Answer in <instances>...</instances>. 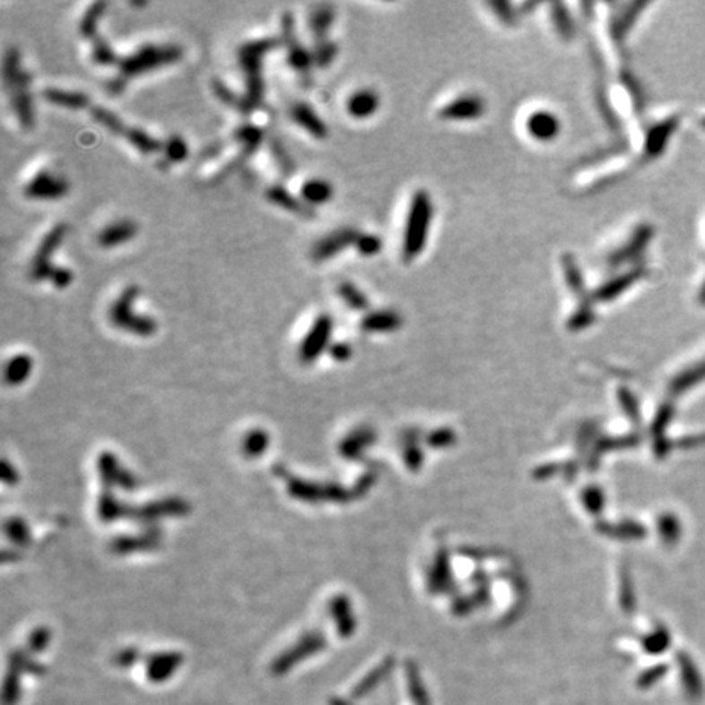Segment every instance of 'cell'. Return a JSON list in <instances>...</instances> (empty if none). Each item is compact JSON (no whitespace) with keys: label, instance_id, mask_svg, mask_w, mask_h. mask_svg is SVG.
I'll return each instance as SVG.
<instances>
[{"label":"cell","instance_id":"6da1fadb","mask_svg":"<svg viewBox=\"0 0 705 705\" xmlns=\"http://www.w3.org/2000/svg\"><path fill=\"white\" fill-rule=\"evenodd\" d=\"M280 38H258L239 48V63L245 77L244 115H252L265 103L263 57L280 46Z\"/></svg>","mask_w":705,"mask_h":705},{"label":"cell","instance_id":"7a4b0ae2","mask_svg":"<svg viewBox=\"0 0 705 705\" xmlns=\"http://www.w3.org/2000/svg\"><path fill=\"white\" fill-rule=\"evenodd\" d=\"M2 75L5 91L9 93L10 105L15 111L20 126L25 131H31L35 126V111H33V99L30 91L31 77L28 71L22 69L19 49L10 46L4 55Z\"/></svg>","mask_w":705,"mask_h":705},{"label":"cell","instance_id":"3957f363","mask_svg":"<svg viewBox=\"0 0 705 705\" xmlns=\"http://www.w3.org/2000/svg\"><path fill=\"white\" fill-rule=\"evenodd\" d=\"M433 219V203L425 190L415 191L408 209L407 227L402 242V258L410 263L425 250Z\"/></svg>","mask_w":705,"mask_h":705},{"label":"cell","instance_id":"277c9868","mask_svg":"<svg viewBox=\"0 0 705 705\" xmlns=\"http://www.w3.org/2000/svg\"><path fill=\"white\" fill-rule=\"evenodd\" d=\"M183 57L181 46L173 45H149L141 46L135 53L119 57L118 77L127 82L141 74L152 73L162 69L165 65L178 63Z\"/></svg>","mask_w":705,"mask_h":705},{"label":"cell","instance_id":"5b68a950","mask_svg":"<svg viewBox=\"0 0 705 705\" xmlns=\"http://www.w3.org/2000/svg\"><path fill=\"white\" fill-rule=\"evenodd\" d=\"M139 286L129 284L121 294L115 299V302L109 308V320L118 328H123L127 332L147 336L155 332V322L151 317L137 316L133 310V304L139 296Z\"/></svg>","mask_w":705,"mask_h":705},{"label":"cell","instance_id":"8992f818","mask_svg":"<svg viewBox=\"0 0 705 705\" xmlns=\"http://www.w3.org/2000/svg\"><path fill=\"white\" fill-rule=\"evenodd\" d=\"M281 39L283 43L288 48V61H290L291 67L296 71L299 79L302 81L304 85H312V65H314V57L312 53H309L304 46L300 45L298 37H296V23H294V15L290 10L283 12L281 15Z\"/></svg>","mask_w":705,"mask_h":705},{"label":"cell","instance_id":"52a82bcc","mask_svg":"<svg viewBox=\"0 0 705 705\" xmlns=\"http://www.w3.org/2000/svg\"><path fill=\"white\" fill-rule=\"evenodd\" d=\"M65 232H67V226L64 222H59L53 229H49L48 234L41 239L37 252L33 255L31 265H30V272H28L30 280L35 281V283L49 280L51 273L55 270V265H51V257L55 255L56 248L63 242Z\"/></svg>","mask_w":705,"mask_h":705},{"label":"cell","instance_id":"ba28073f","mask_svg":"<svg viewBox=\"0 0 705 705\" xmlns=\"http://www.w3.org/2000/svg\"><path fill=\"white\" fill-rule=\"evenodd\" d=\"M232 137H234L237 143H240V152L235 157L234 161H231V162L227 163L226 167H224L221 172H217L216 175H214V178H213L214 183L224 180L231 173H234L239 167H242L244 163L248 162L250 157H252V155L258 151V147L262 145L265 133H263L262 127L255 126V125H250V123H245V125H240V126L235 129Z\"/></svg>","mask_w":705,"mask_h":705},{"label":"cell","instance_id":"9c48e42d","mask_svg":"<svg viewBox=\"0 0 705 705\" xmlns=\"http://www.w3.org/2000/svg\"><path fill=\"white\" fill-rule=\"evenodd\" d=\"M360 234H361V232H360L358 229H354V227H342V229H336L334 232H330V234H326V237H322V239L312 247L310 257H312V260L316 263L330 260V258H334L336 255L342 254L348 247L356 244V240H358Z\"/></svg>","mask_w":705,"mask_h":705},{"label":"cell","instance_id":"30bf717a","mask_svg":"<svg viewBox=\"0 0 705 705\" xmlns=\"http://www.w3.org/2000/svg\"><path fill=\"white\" fill-rule=\"evenodd\" d=\"M69 191V183L63 177L41 170L23 188L28 199H61Z\"/></svg>","mask_w":705,"mask_h":705},{"label":"cell","instance_id":"8fae6325","mask_svg":"<svg viewBox=\"0 0 705 705\" xmlns=\"http://www.w3.org/2000/svg\"><path fill=\"white\" fill-rule=\"evenodd\" d=\"M651 235H653V231L650 226L637 227L632 235L629 237V240H625L624 244L619 245L615 250L607 255V265L617 268L625 263H632L633 260H637L645 252V247L650 242Z\"/></svg>","mask_w":705,"mask_h":705},{"label":"cell","instance_id":"7c38bea8","mask_svg":"<svg viewBox=\"0 0 705 705\" xmlns=\"http://www.w3.org/2000/svg\"><path fill=\"white\" fill-rule=\"evenodd\" d=\"M645 273L647 272L643 266H635V268H631L629 272L613 276L606 283H603L597 290L593 291L591 298L596 302H611L619 296H622L625 291L631 290L635 283L642 280Z\"/></svg>","mask_w":705,"mask_h":705},{"label":"cell","instance_id":"4fadbf2b","mask_svg":"<svg viewBox=\"0 0 705 705\" xmlns=\"http://www.w3.org/2000/svg\"><path fill=\"white\" fill-rule=\"evenodd\" d=\"M485 113V101L477 95H464L446 103L438 111V117L444 121H474Z\"/></svg>","mask_w":705,"mask_h":705},{"label":"cell","instance_id":"5bb4252c","mask_svg":"<svg viewBox=\"0 0 705 705\" xmlns=\"http://www.w3.org/2000/svg\"><path fill=\"white\" fill-rule=\"evenodd\" d=\"M645 7H647V4H642V2H631V4H622L617 7L609 20V31H611V38L615 45H624L625 38L629 37L631 30Z\"/></svg>","mask_w":705,"mask_h":705},{"label":"cell","instance_id":"9a60e30c","mask_svg":"<svg viewBox=\"0 0 705 705\" xmlns=\"http://www.w3.org/2000/svg\"><path fill=\"white\" fill-rule=\"evenodd\" d=\"M332 326H334V322H332L330 316L322 314V316L317 317L314 326L300 346V358L304 361H314L317 356L324 352V348L328 344L330 334H332Z\"/></svg>","mask_w":705,"mask_h":705},{"label":"cell","instance_id":"2e32d148","mask_svg":"<svg viewBox=\"0 0 705 705\" xmlns=\"http://www.w3.org/2000/svg\"><path fill=\"white\" fill-rule=\"evenodd\" d=\"M291 119L306 129L310 136L316 139H326L328 136V127L326 123L317 115L316 109H312L306 101H294L290 109Z\"/></svg>","mask_w":705,"mask_h":705},{"label":"cell","instance_id":"e0dca14e","mask_svg":"<svg viewBox=\"0 0 705 705\" xmlns=\"http://www.w3.org/2000/svg\"><path fill=\"white\" fill-rule=\"evenodd\" d=\"M526 127H527V133L534 139L543 141V143L552 141V139H555V137L561 135V121H559V118L555 117L551 111H545V109H539V111L531 113L529 118H527Z\"/></svg>","mask_w":705,"mask_h":705},{"label":"cell","instance_id":"ac0fdd59","mask_svg":"<svg viewBox=\"0 0 705 705\" xmlns=\"http://www.w3.org/2000/svg\"><path fill=\"white\" fill-rule=\"evenodd\" d=\"M265 196L273 205L286 209V211H290L296 216L304 217V219L316 217V211H314L312 206H309L308 203H304L302 199L296 198L291 191L286 190L281 185H272L265 193Z\"/></svg>","mask_w":705,"mask_h":705},{"label":"cell","instance_id":"d6986e66","mask_svg":"<svg viewBox=\"0 0 705 705\" xmlns=\"http://www.w3.org/2000/svg\"><path fill=\"white\" fill-rule=\"evenodd\" d=\"M335 9L332 4H317L309 13V28L314 35V45L324 43L328 38V31L334 25Z\"/></svg>","mask_w":705,"mask_h":705},{"label":"cell","instance_id":"ffe728a7","mask_svg":"<svg viewBox=\"0 0 705 705\" xmlns=\"http://www.w3.org/2000/svg\"><path fill=\"white\" fill-rule=\"evenodd\" d=\"M136 232V222L129 221V219H123V221H117V222L105 227L103 231H100L97 240H99L100 247L113 248L117 245L125 244L127 240L135 239Z\"/></svg>","mask_w":705,"mask_h":705},{"label":"cell","instance_id":"44dd1931","mask_svg":"<svg viewBox=\"0 0 705 705\" xmlns=\"http://www.w3.org/2000/svg\"><path fill=\"white\" fill-rule=\"evenodd\" d=\"M379 95L371 89H361L352 93L346 101V109L356 119H366L379 109Z\"/></svg>","mask_w":705,"mask_h":705},{"label":"cell","instance_id":"7402d4cb","mask_svg":"<svg viewBox=\"0 0 705 705\" xmlns=\"http://www.w3.org/2000/svg\"><path fill=\"white\" fill-rule=\"evenodd\" d=\"M41 97L57 105L63 109H83L91 105V99L89 95H85L83 91H63V89H56V87H46L41 91Z\"/></svg>","mask_w":705,"mask_h":705},{"label":"cell","instance_id":"603a6c76","mask_svg":"<svg viewBox=\"0 0 705 705\" xmlns=\"http://www.w3.org/2000/svg\"><path fill=\"white\" fill-rule=\"evenodd\" d=\"M402 326V317L392 310H374L362 317L361 326L366 332H392Z\"/></svg>","mask_w":705,"mask_h":705},{"label":"cell","instance_id":"cb8c5ba5","mask_svg":"<svg viewBox=\"0 0 705 705\" xmlns=\"http://www.w3.org/2000/svg\"><path fill=\"white\" fill-rule=\"evenodd\" d=\"M332 196H334L332 185L322 178L306 180L300 188V198L304 203H308L309 206L324 205L326 201H330Z\"/></svg>","mask_w":705,"mask_h":705},{"label":"cell","instance_id":"d4e9b609","mask_svg":"<svg viewBox=\"0 0 705 705\" xmlns=\"http://www.w3.org/2000/svg\"><path fill=\"white\" fill-rule=\"evenodd\" d=\"M561 266H563L565 281H567V284H569L570 291H571L575 296L583 298L585 300L593 299L587 294V286H585V280H583V273H581V268H579V265L577 263V258L571 257V255H563V258H561Z\"/></svg>","mask_w":705,"mask_h":705},{"label":"cell","instance_id":"484cf974","mask_svg":"<svg viewBox=\"0 0 705 705\" xmlns=\"http://www.w3.org/2000/svg\"><path fill=\"white\" fill-rule=\"evenodd\" d=\"M105 10H107V2H103V0H97V2H93L87 7L83 17H82L81 23H79V31H81L82 37L87 38V39L91 41L93 38L99 35L97 23H99L100 17L105 13Z\"/></svg>","mask_w":705,"mask_h":705},{"label":"cell","instance_id":"4316f807","mask_svg":"<svg viewBox=\"0 0 705 705\" xmlns=\"http://www.w3.org/2000/svg\"><path fill=\"white\" fill-rule=\"evenodd\" d=\"M125 137L131 143L133 147H136L141 154H155V152H159L161 149H163V144L161 141H157L155 137L151 136L149 133H145L144 129H141V127H127Z\"/></svg>","mask_w":705,"mask_h":705},{"label":"cell","instance_id":"83f0119b","mask_svg":"<svg viewBox=\"0 0 705 705\" xmlns=\"http://www.w3.org/2000/svg\"><path fill=\"white\" fill-rule=\"evenodd\" d=\"M91 115L93 118V121H97L105 129H109L111 135L123 137L126 135L127 126L123 123V119L115 115L113 111L105 109V107L93 105V107H91Z\"/></svg>","mask_w":705,"mask_h":705},{"label":"cell","instance_id":"f1b7e54d","mask_svg":"<svg viewBox=\"0 0 705 705\" xmlns=\"http://www.w3.org/2000/svg\"><path fill=\"white\" fill-rule=\"evenodd\" d=\"M551 17L559 37L565 41H570L575 35V27H573V20H571L569 9L563 4H552Z\"/></svg>","mask_w":705,"mask_h":705},{"label":"cell","instance_id":"f546056e","mask_svg":"<svg viewBox=\"0 0 705 705\" xmlns=\"http://www.w3.org/2000/svg\"><path fill=\"white\" fill-rule=\"evenodd\" d=\"M268 147H270L273 161L276 162L278 169H280L281 175L286 177V178L291 177V175H294V172H296V163L291 159V155L288 154L286 147L283 145L280 139L272 135V136L268 137Z\"/></svg>","mask_w":705,"mask_h":705},{"label":"cell","instance_id":"4dcf8cb0","mask_svg":"<svg viewBox=\"0 0 705 705\" xmlns=\"http://www.w3.org/2000/svg\"><path fill=\"white\" fill-rule=\"evenodd\" d=\"M336 292H338L340 298L344 299V304L348 308H352V310H366V309L370 308L368 296L352 283L344 281L338 286Z\"/></svg>","mask_w":705,"mask_h":705},{"label":"cell","instance_id":"1f68e13d","mask_svg":"<svg viewBox=\"0 0 705 705\" xmlns=\"http://www.w3.org/2000/svg\"><path fill=\"white\" fill-rule=\"evenodd\" d=\"M671 131H673V121H666L660 126L651 129L650 135L647 136V141H645V154H647V157L651 159V157L660 154L663 147L666 144V141H668Z\"/></svg>","mask_w":705,"mask_h":705},{"label":"cell","instance_id":"d6a6232c","mask_svg":"<svg viewBox=\"0 0 705 705\" xmlns=\"http://www.w3.org/2000/svg\"><path fill=\"white\" fill-rule=\"evenodd\" d=\"M91 61L99 65H111V64L119 63V57L115 55V51L111 49L109 41L103 37H97L91 39Z\"/></svg>","mask_w":705,"mask_h":705},{"label":"cell","instance_id":"836d02e7","mask_svg":"<svg viewBox=\"0 0 705 705\" xmlns=\"http://www.w3.org/2000/svg\"><path fill=\"white\" fill-rule=\"evenodd\" d=\"M211 89L214 91L217 99L221 100L222 103H226L227 107L237 109L239 113L244 115V97L237 95L232 89H229L224 82L221 79H213L211 81Z\"/></svg>","mask_w":705,"mask_h":705},{"label":"cell","instance_id":"e575fe53","mask_svg":"<svg viewBox=\"0 0 705 705\" xmlns=\"http://www.w3.org/2000/svg\"><path fill=\"white\" fill-rule=\"evenodd\" d=\"M163 152H165V159L169 162H183L188 157V145L183 137L173 135L163 143Z\"/></svg>","mask_w":705,"mask_h":705},{"label":"cell","instance_id":"d590c367","mask_svg":"<svg viewBox=\"0 0 705 705\" xmlns=\"http://www.w3.org/2000/svg\"><path fill=\"white\" fill-rule=\"evenodd\" d=\"M336 55H338V46L332 39H326L324 43L314 45L312 57H314V64L320 69H326L330 64L334 63Z\"/></svg>","mask_w":705,"mask_h":705},{"label":"cell","instance_id":"8d00e7d4","mask_svg":"<svg viewBox=\"0 0 705 705\" xmlns=\"http://www.w3.org/2000/svg\"><path fill=\"white\" fill-rule=\"evenodd\" d=\"M30 368H31V360L28 356L22 354V356L12 358L9 364H7V370H5L7 380L9 382H20V380L25 379L28 372H30Z\"/></svg>","mask_w":705,"mask_h":705},{"label":"cell","instance_id":"74e56055","mask_svg":"<svg viewBox=\"0 0 705 705\" xmlns=\"http://www.w3.org/2000/svg\"><path fill=\"white\" fill-rule=\"evenodd\" d=\"M593 300H587L581 302L579 309L575 310V314L571 316L569 320V326L571 330H579V328H587L591 326V322L595 320V310H593Z\"/></svg>","mask_w":705,"mask_h":705},{"label":"cell","instance_id":"f35d334b","mask_svg":"<svg viewBox=\"0 0 705 705\" xmlns=\"http://www.w3.org/2000/svg\"><path fill=\"white\" fill-rule=\"evenodd\" d=\"M487 5H489L492 12H493V15L501 23L509 25V27H513V25L518 23V10L511 4H508V2H489Z\"/></svg>","mask_w":705,"mask_h":705},{"label":"cell","instance_id":"ab89813d","mask_svg":"<svg viewBox=\"0 0 705 705\" xmlns=\"http://www.w3.org/2000/svg\"><path fill=\"white\" fill-rule=\"evenodd\" d=\"M354 247H356V250L362 257H374V255L379 254L382 242H380L379 237H376V235L360 234Z\"/></svg>","mask_w":705,"mask_h":705},{"label":"cell","instance_id":"60d3db41","mask_svg":"<svg viewBox=\"0 0 705 705\" xmlns=\"http://www.w3.org/2000/svg\"><path fill=\"white\" fill-rule=\"evenodd\" d=\"M73 272H71L69 268L55 266V270H53L51 276H49V281L55 284L56 288L64 290V288H67V286L73 283Z\"/></svg>","mask_w":705,"mask_h":705},{"label":"cell","instance_id":"b9f144b4","mask_svg":"<svg viewBox=\"0 0 705 705\" xmlns=\"http://www.w3.org/2000/svg\"><path fill=\"white\" fill-rule=\"evenodd\" d=\"M127 82L123 81V79H119L118 75L115 77H111L107 83H105V87H107V91H109V95L111 97H118V95H121L125 89H126Z\"/></svg>","mask_w":705,"mask_h":705},{"label":"cell","instance_id":"7bdbcfd3","mask_svg":"<svg viewBox=\"0 0 705 705\" xmlns=\"http://www.w3.org/2000/svg\"><path fill=\"white\" fill-rule=\"evenodd\" d=\"M332 354H334V358H336V360H344V358L350 356V350H348L346 344H338L332 348Z\"/></svg>","mask_w":705,"mask_h":705},{"label":"cell","instance_id":"ee69618b","mask_svg":"<svg viewBox=\"0 0 705 705\" xmlns=\"http://www.w3.org/2000/svg\"><path fill=\"white\" fill-rule=\"evenodd\" d=\"M221 149H222L221 144L209 145L208 149H205V152L201 154V157H203V159H211V157H216V155L221 152Z\"/></svg>","mask_w":705,"mask_h":705}]
</instances>
